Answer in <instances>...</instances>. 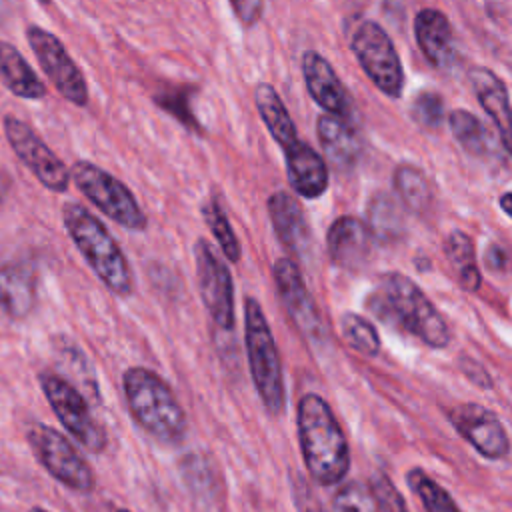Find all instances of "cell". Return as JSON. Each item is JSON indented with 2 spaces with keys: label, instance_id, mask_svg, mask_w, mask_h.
Masks as SVG:
<instances>
[{
  "label": "cell",
  "instance_id": "6da1fadb",
  "mask_svg": "<svg viewBox=\"0 0 512 512\" xmlns=\"http://www.w3.org/2000/svg\"><path fill=\"white\" fill-rule=\"evenodd\" d=\"M298 440L310 478L322 486L340 482L350 468V448L338 418L318 394L298 402Z\"/></svg>",
  "mask_w": 512,
  "mask_h": 512
},
{
  "label": "cell",
  "instance_id": "7a4b0ae2",
  "mask_svg": "<svg viewBox=\"0 0 512 512\" xmlns=\"http://www.w3.org/2000/svg\"><path fill=\"white\" fill-rule=\"evenodd\" d=\"M374 314L394 322L432 348H444L450 342V328L428 296L406 276L392 272L382 278L368 304Z\"/></svg>",
  "mask_w": 512,
  "mask_h": 512
},
{
  "label": "cell",
  "instance_id": "3957f363",
  "mask_svg": "<svg viewBox=\"0 0 512 512\" xmlns=\"http://www.w3.org/2000/svg\"><path fill=\"white\" fill-rule=\"evenodd\" d=\"M62 222L78 252L102 284L118 296H130L134 290L130 262L106 226L76 202H66L62 206Z\"/></svg>",
  "mask_w": 512,
  "mask_h": 512
},
{
  "label": "cell",
  "instance_id": "277c9868",
  "mask_svg": "<svg viewBox=\"0 0 512 512\" xmlns=\"http://www.w3.org/2000/svg\"><path fill=\"white\" fill-rule=\"evenodd\" d=\"M132 418L156 440L178 444L186 434V414L172 388L152 370L134 366L122 376Z\"/></svg>",
  "mask_w": 512,
  "mask_h": 512
},
{
  "label": "cell",
  "instance_id": "5b68a950",
  "mask_svg": "<svg viewBox=\"0 0 512 512\" xmlns=\"http://www.w3.org/2000/svg\"><path fill=\"white\" fill-rule=\"evenodd\" d=\"M244 340L256 392L270 414H280L286 400L282 362L268 320L254 298L244 302Z\"/></svg>",
  "mask_w": 512,
  "mask_h": 512
},
{
  "label": "cell",
  "instance_id": "8992f818",
  "mask_svg": "<svg viewBox=\"0 0 512 512\" xmlns=\"http://www.w3.org/2000/svg\"><path fill=\"white\" fill-rule=\"evenodd\" d=\"M70 178L74 180L78 192L118 226L134 232L146 230L148 220L132 190L104 168L88 160H78L70 168Z\"/></svg>",
  "mask_w": 512,
  "mask_h": 512
},
{
  "label": "cell",
  "instance_id": "52a82bcc",
  "mask_svg": "<svg viewBox=\"0 0 512 512\" xmlns=\"http://www.w3.org/2000/svg\"><path fill=\"white\" fill-rule=\"evenodd\" d=\"M26 440L54 480L76 492H90L94 488L92 468L58 430L36 422L28 428Z\"/></svg>",
  "mask_w": 512,
  "mask_h": 512
},
{
  "label": "cell",
  "instance_id": "ba28073f",
  "mask_svg": "<svg viewBox=\"0 0 512 512\" xmlns=\"http://www.w3.org/2000/svg\"><path fill=\"white\" fill-rule=\"evenodd\" d=\"M40 388L58 416L60 424L88 450V452H102L108 444L106 432L102 426L92 418V412L82 398V394L62 376L54 372H42L38 376Z\"/></svg>",
  "mask_w": 512,
  "mask_h": 512
},
{
  "label": "cell",
  "instance_id": "9c48e42d",
  "mask_svg": "<svg viewBox=\"0 0 512 512\" xmlns=\"http://www.w3.org/2000/svg\"><path fill=\"white\" fill-rule=\"evenodd\" d=\"M352 52L366 76L380 92L392 98H398L402 94V62L390 36L380 24L362 22L352 36Z\"/></svg>",
  "mask_w": 512,
  "mask_h": 512
},
{
  "label": "cell",
  "instance_id": "30bf717a",
  "mask_svg": "<svg viewBox=\"0 0 512 512\" xmlns=\"http://www.w3.org/2000/svg\"><path fill=\"white\" fill-rule=\"evenodd\" d=\"M26 38L36 54V60L52 86L74 106L88 104V84L82 70L76 66L64 44L52 32L40 26H28Z\"/></svg>",
  "mask_w": 512,
  "mask_h": 512
},
{
  "label": "cell",
  "instance_id": "8fae6325",
  "mask_svg": "<svg viewBox=\"0 0 512 512\" xmlns=\"http://www.w3.org/2000/svg\"><path fill=\"white\" fill-rule=\"evenodd\" d=\"M4 134L20 162L52 192H66L70 182L68 166L42 142V138L20 118L4 116Z\"/></svg>",
  "mask_w": 512,
  "mask_h": 512
},
{
  "label": "cell",
  "instance_id": "7c38bea8",
  "mask_svg": "<svg viewBox=\"0 0 512 512\" xmlns=\"http://www.w3.org/2000/svg\"><path fill=\"white\" fill-rule=\"evenodd\" d=\"M196 274L202 302L212 322L222 330L234 326V284L228 266L214 254L206 240H198L194 246Z\"/></svg>",
  "mask_w": 512,
  "mask_h": 512
},
{
  "label": "cell",
  "instance_id": "4fadbf2b",
  "mask_svg": "<svg viewBox=\"0 0 512 512\" xmlns=\"http://www.w3.org/2000/svg\"><path fill=\"white\" fill-rule=\"evenodd\" d=\"M450 422L472 448L488 460H502L510 450L508 434L498 416L480 404H458L450 410Z\"/></svg>",
  "mask_w": 512,
  "mask_h": 512
},
{
  "label": "cell",
  "instance_id": "5bb4252c",
  "mask_svg": "<svg viewBox=\"0 0 512 512\" xmlns=\"http://www.w3.org/2000/svg\"><path fill=\"white\" fill-rule=\"evenodd\" d=\"M274 282L280 294V300L298 326V330L310 340V342H322L324 340V324L318 314V308L304 284V278L290 258H278L274 264Z\"/></svg>",
  "mask_w": 512,
  "mask_h": 512
},
{
  "label": "cell",
  "instance_id": "9a60e30c",
  "mask_svg": "<svg viewBox=\"0 0 512 512\" xmlns=\"http://www.w3.org/2000/svg\"><path fill=\"white\" fill-rule=\"evenodd\" d=\"M302 72L308 94L314 98V102L322 106L328 114L348 118V112L352 108L350 96L328 60L322 58L318 52L308 50L302 58Z\"/></svg>",
  "mask_w": 512,
  "mask_h": 512
},
{
  "label": "cell",
  "instance_id": "2e32d148",
  "mask_svg": "<svg viewBox=\"0 0 512 512\" xmlns=\"http://www.w3.org/2000/svg\"><path fill=\"white\" fill-rule=\"evenodd\" d=\"M328 254L342 268H360L372 252V234L368 226L354 216H340L326 234Z\"/></svg>",
  "mask_w": 512,
  "mask_h": 512
},
{
  "label": "cell",
  "instance_id": "e0dca14e",
  "mask_svg": "<svg viewBox=\"0 0 512 512\" xmlns=\"http://www.w3.org/2000/svg\"><path fill=\"white\" fill-rule=\"evenodd\" d=\"M286 172L290 186L304 198H318L328 188V166L326 160L306 142L296 140L284 148Z\"/></svg>",
  "mask_w": 512,
  "mask_h": 512
},
{
  "label": "cell",
  "instance_id": "ac0fdd59",
  "mask_svg": "<svg viewBox=\"0 0 512 512\" xmlns=\"http://www.w3.org/2000/svg\"><path fill=\"white\" fill-rule=\"evenodd\" d=\"M470 82L474 86L478 102L494 120L502 144L512 154V106L506 84L490 68L484 66H476L470 70Z\"/></svg>",
  "mask_w": 512,
  "mask_h": 512
},
{
  "label": "cell",
  "instance_id": "d6986e66",
  "mask_svg": "<svg viewBox=\"0 0 512 512\" xmlns=\"http://www.w3.org/2000/svg\"><path fill=\"white\" fill-rule=\"evenodd\" d=\"M316 130L328 162L338 170H350L360 156V140L348 118L326 112L318 118Z\"/></svg>",
  "mask_w": 512,
  "mask_h": 512
},
{
  "label": "cell",
  "instance_id": "ffe728a7",
  "mask_svg": "<svg viewBox=\"0 0 512 512\" xmlns=\"http://www.w3.org/2000/svg\"><path fill=\"white\" fill-rule=\"evenodd\" d=\"M414 34L422 54L434 66H448L454 58V34L448 18L434 8H422L414 18Z\"/></svg>",
  "mask_w": 512,
  "mask_h": 512
},
{
  "label": "cell",
  "instance_id": "44dd1931",
  "mask_svg": "<svg viewBox=\"0 0 512 512\" xmlns=\"http://www.w3.org/2000/svg\"><path fill=\"white\" fill-rule=\"evenodd\" d=\"M268 214L280 242L294 254H304L310 246V230L300 204L288 192H276L268 200Z\"/></svg>",
  "mask_w": 512,
  "mask_h": 512
},
{
  "label": "cell",
  "instance_id": "7402d4cb",
  "mask_svg": "<svg viewBox=\"0 0 512 512\" xmlns=\"http://www.w3.org/2000/svg\"><path fill=\"white\" fill-rule=\"evenodd\" d=\"M36 304V274L28 264L0 268V308L10 318H26Z\"/></svg>",
  "mask_w": 512,
  "mask_h": 512
},
{
  "label": "cell",
  "instance_id": "603a6c76",
  "mask_svg": "<svg viewBox=\"0 0 512 512\" xmlns=\"http://www.w3.org/2000/svg\"><path fill=\"white\" fill-rule=\"evenodd\" d=\"M0 80L18 98L40 100L46 96L44 82L30 68L26 58L4 40H0Z\"/></svg>",
  "mask_w": 512,
  "mask_h": 512
},
{
  "label": "cell",
  "instance_id": "cb8c5ba5",
  "mask_svg": "<svg viewBox=\"0 0 512 512\" xmlns=\"http://www.w3.org/2000/svg\"><path fill=\"white\" fill-rule=\"evenodd\" d=\"M254 100H256V108L260 112V118H262L264 126L268 128V132L272 134V138L282 148L292 146L298 140L296 126H294L284 102L276 94V90L270 84L262 82V84L256 86Z\"/></svg>",
  "mask_w": 512,
  "mask_h": 512
},
{
  "label": "cell",
  "instance_id": "d4e9b609",
  "mask_svg": "<svg viewBox=\"0 0 512 512\" xmlns=\"http://www.w3.org/2000/svg\"><path fill=\"white\" fill-rule=\"evenodd\" d=\"M444 252L456 274L458 284L468 292L478 290L482 278H480V270L474 256V244L468 238V234L454 230L444 242Z\"/></svg>",
  "mask_w": 512,
  "mask_h": 512
},
{
  "label": "cell",
  "instance_id": "484cf974",
  "mask_svg": "<svg viewBox=\"0 0 512 512\" xmlns=\"http://www.w3.org/2000/svg\"><path fill=\"white\" fill-rule=\"evenodd\" d=\"M368 230L372 238L382 242H394L404 232V218L398 208V202L386 194H376L368 204Z\"/></svg>",
  "mask_w": 512,
  "mask_h": 512
},
{
  "label": "cell",
  "instance_id": "4316f807",
  "mask_svg": "<svg viewBox=\"0 0 512 512\" xmlns=\"http://www.w3.org/2000/svg\"><path fill=\"white\" fill-rule=\"evenodd\" d=\"M394 188L412 212H424L432 202V188L422 170L410 164H402L394 172Z\"/></svg>",
  "mask_w": 512,
  "mask_h": 512
},
{
  "label": "cell",
  "instance_id": "83f0119b",
  "mask_svg": "<svg viewBox=\"0 0 512 512\" xmlns=\"http://www.w3.org/2000/svg\"><path fill=\"white\" fill-rule=\"evenodd\" d=\"M406 480L412 492L420 498L426 512H462L458 504L452 500V496L436 480H432L424 470L412 468L406 474Z\"/></svg>",
  "mask_w": 512,
  "mask_h": 512
},
{
  "label": "cell",
  "instance_id": "f1b7e54d",
  "mask_svg": "<svg viewBox=\"0 0 512 512\" xmlns=\"http://www.w3.org/2000/svg\"><path fill=\"white\" fill-rule=\"evenodd\" d=\"M342 336L346 344L362 356H376L380 352V336L370 320L360 314L348 312L342 316Z\"/></svg>",
  "mask_w": 512,
  "mask_h": 512
},
{
  "label": "cell",
  "instance_id": "f546056e",
  "mask_svg": "<svg viewBox=\"0 0 512 512\" xmlns=\"http://www.w3.org/2000/svg\"><path fill=\"white\" fill-rule=\"evenodd\" d=\"M202 214H204V222L208 224V228L212 230L216 242L220 244L224 256L230 262H238L240 260V242L228 222V216L224 214L220 202L216 198H210L204 206H202Z\"/></svg>",
  "mask_w": 512,
  "mask_h": 512
},
{
  "label": "cell",
  "instance_id": "4dcf8cb0",
  "mask_svg": "<svg viewBox=\"0 0 512 512\" xmlns=\"http://www.w3.org/2000/svg\"><path fill=\"white\" fill-rule=\"evenodd\" d=\"M450 130L460 146L470 154H482L486 150V132L482 122L468 110H454L450 114Z\"/></svg>",
  "mask_w": 512,
  "mask_h": 512
},
{
  "label": "cell",
  "instance_id": "1f68e13d",
  "mask_svg": "<svg viewBox=\"0 0 512 512\" xmlns=\"http://www.w3.org/2000/svg\"><path fill=\"white\" fill-rule=\"evenodd\" d=\"M334 512H378L370 488L360 482H346L334 496Z\"/></svg>",
  "mask_w": 512,
  "mask_h": 512
},
{
  "label": "cell",
  "instance_id": "d6a6232c",
  "mask_svg": "<svg viewBox=\"0 0 512 512\" xmlns=\"http://www.w3.org/2000/svg\"><path fill=\"white\" fill-rule=\"evenodd\" d=\"M370 494L376 502V508L380 512H406V502L404 496L400 494V490L392 484V480L388 478V474L384 472H374L370 476Z\"/></svg>",
  "mask_w": 512,
  "mask_h": 512
},
{
  "label": "cell",
  "instance_id": "836d02e7",
  "mask_svg": "<svg viewBox=\"0 0 512 512\" xmlns=\"http://www.w3.org/2000/svg\"><path fill=\"white\" fill-rule=\"evenodd\" d=\"M156 104L166 110L168 114H172L176 120H180L182 124H186L188 128L200 130L192 110H190V90L188 88H172V90H164L160 94L154 96Z\"/></svg>",
  "mask_w": 512,
  "mask_h": 512
},
{
  "label": "cell",
  "instance_id": "e575fe53",
  "mask_svg": "<svg viewBox=\"0 0 512 512\" xmlns=\"http://www.w3.org/2000/svg\"><path fill=\"white\" fill-rule=\"evenodd\" d=\"M412 116L424 128H438L444 118L442 98L436 92H422L412 102Z\"/></svg>",
  "mask_w": 512,
  "mask_h": 512
},
{
  "label": "cell",
  "instance_id": "d590c367",
  "mask_svg": "<svg viewBox=\"0 0 512 512\" xmlns=\"http://www.w3.org/2000/svg\"><path fill=\"white\" fill-rule=\"evenodd\" d=\"M230 6L244 26H252L262 16L264 0H230Z\"/></svg>",
  "mask_w": 512,
  "mask_h": 512
},
{
  "label": "cell",
  "instance_id": "8d00e7d4",
  "mask_svg": "<svg viewBox=\"0 0 512 512\" xmlns=\"http://www.w3.org/2000/svg\"><path fill=\"white\" fill-rule=\"evenodd\" d=\"M294 502L300 512H322V506L316 494L310 490V486L302 478L294 480Z\"/></svg>",
  "mask_w": 512,
  "mask_h": 512
},
{
  "label": "cell",
  "instance_id": "74e56055",
  "mask_svg": "<svg viewBox=\"0 0 512 512\" xmlns=\"http://www.w3.org/2000/svg\"><path fill=\"white\" fill-rule=\"evenodd\" d=\"M462 370H464V374H466L474 384H478V386H482V388H490V386H492L490 376L486 374V370H484L480 364L470 362L468 366H462Z\"/></svg>",
  "mask_w": 512,
  "mask_h": 512
},
{
  "label": "cell",
  "instance_id": "f35d334b",
  "mask_svg": "<svg viewBox=\"0 0 512 512\" xmlns=\"http://www.w3.org/2000/svg\"><path fill=\"white\" fill-rule=\"evenodd\" d=\"M504 262H506L504 250L498 248V246H490L488 252H486V264H488L492 270H500V268H504Z\"/></svg>",
  "mask_w": 512,
  "mask_h": 512
},
{
  "label": "cell",
  "instance_id": "ab89813d",
  "mask_svg": "<svg viewBox=\"0 0 512 512\" xmlns=\"http://www.w3.org/2000/svg\"><path fill=\"white\" fill-rule=\"evenodd\" d=\"M10 184H12V180H10L8 172H4V170L0 168V204H2V200L6 198V194H8V190H10Z\"/></svg>",
  "mask_w": 512,
  "mask_h": 512
},
{
  "label": "cell",
  "instance_id": "60d3db41",
  "mask_svg": "<svg viewBox=\"0 0 512 512\" xmlns=\"http://www.w3.org/2000/svg\"><path fill=\"white\" fill-rule=\"evenodd\" d=\"M500 208L512 218V192L502 194V198H500Z\"/></svg>",
  "mask_w": 512,
  "mask_h": 512
},
{
  "label": "cell",
  "instance_id": "b9f144b4",
  "mask_svg": "<svg viewBox=\"0 0 512 512\" xmlns=\"http://www.w3.org/2000/svg\"><path fill=\"white\" fill-rule=\"evenodd\" d=\"M30 512H48V510H44V508H38V506H36V508H32Z\"/></svg>",
  "mask_w": 512,
  "mask_h": 512
},
{
  "label": "cell",
  "instance_id": "7bdbcfd3",
  "mask_svg": "<svg viewBox=\"0 0 512 512\" xmlns=\"http://www.w3.org/2000/svg\"><path fill=\"white\" fill-rule=\"evenodd\" d=\"M118 512H130V510H118Z\"/></svg>",
  "mask_w": 512,
  "mask_h": 512
}]
</instances>
